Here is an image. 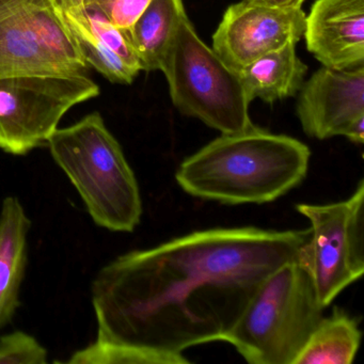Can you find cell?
Here are the masks:
<instances>
[{
	"mask_svg": "<svg viewBox=\"0 0 364 364\" xmlns=\"http://www.w3.org/2000/svg\"><path fill=\"white\" fill-rule=\"evenodd\" d=\"M310 230H200L119 255L92 282L97 340L188 364L184 351L225 340L261 283L294 261Z\"/></svg>",
	"mask_w": 364,
	"mask_h": 364,
	"instance_id": "obj_1",
	"label": "cell"
},
{
	"mask_svg": "<svg viewBox=\"0 0 364 364\" xmlns=\"http://www.w3.org/2000/svg\"><path fill=\"white\" fill-rule=\"evenodd\" d=\"M310 159V149L300 140L253 125L221 134L185 159L176 180L200 199L231 205L269 203L306 178Z\"/></svg>",
	"mask_w": 364,
	"mask_h": 364,
	"instance_id": "obj_2",
	"label": "cell"
},
{
	"mask_svg": "<svg viewBox=\"0 0 364 364\" xmlns=\"http://www.w3.org/2000/svg\"><path fill=\"white\" fill-rule=\"evenodd\" d=\"M46 146L95 223L112 232L135 231L142 216L139 184L101 114L58 127Z\"/></svg>",
	"mask_w": 364,
	"mask_h": 364,
	"instance_id": "obj_3",
	"label": "cell"
},
{
	"mask_svg": "<svg viewBox=\"0 0 364 364\" xmlns=\"http://www.w3.org/2000/svg\"><path fill=\"white\" fill-rule=\"evenodd\" d=\"M323 310L295 259L261 283L223 342L250 364H294Z\"/></svg>",
	"mask_w": 364,
	"mask_h": 364,
	"instance_id": "obj_4",
	"label": "cell"
},
{
	"mask_svg": "<svg viewBox=\"0 0 364 364\" xmlns=\"http://www.w3.org/2000/svg\"><path fill=\"white\" fill-rule=\"evenodd\" d=\"M161 71L181 114L221 134L240 133L255 125L240 74L200 39L187 14L181 20Z\"/></svg>",
	"mask_w": 364,
	"mask_h": 364,
	"instance_id": "obj_5",
	"label": "cell"
},
{
	"mask_svg": "<svg viewBox=\"0 0 364 364\" xmlns=\"http://www.w3.org/2000/svg\"><path fill=\"white\" fill-rule=\"evenodd\" d=\"M364 181L348 199L328 204H298L310 223L296 261L310 277L323 309L364 272Z\"/></svg>",
	"mask_w": 364,
	"mask_h": 364,
	"instance_id": "obj_6",
	"label": "cell"
},
{
	"mask_svg": "<svg viewBox=\"0 0 364 364\" xmlns=\"http://www.w3.org/2000/svg\"><path fill=\"white\" fill-rule=\"evenodd\" d=\"M99 95L85 73L0 78V150L23 156L46 146L71 108Z\"/></svg>",
	"mask_w": 364,
	"mask_h": 364,
	"instance_id": "obj_7",
	"label": "cell"
},
{
	"mask_svg": "<svg viewBox=\"0 0 364 364\" xmlns=\"http://www.w3.org/2000/svg\"><path fill=\"white\" fill-rule=\"evenodd\" d=\"M306 14L301 8L266 3L230 6L213 36V50L234 71L304 37Z\"/></svg>",
	"mask_w": 364,
	"mask_h": 364,
	"instance_id": "obj_8",
	"label": "cell"
},
{
	"mask_svg": "<svg viewBox=\"0 0 364 364\" xmlns=\"http://www.w3.org/2000/svg\"><path fill=\"white\" fill-rule=\"evenodd\" d=\"M298 93L296 112L306 136L318 140L343 136L363 144L364 67H321Z\"/></svg>",
	"mask_w": 364,
	"mask_h": 364,
	"instance_id": "obj_9",
	"label": "cell"
},
{
	"mask_svg": "<svg viewBox=\"0 0 364 364\" xmlns=\"http://www.w3.org/2000/svg\"><path fill=\"white\" fill-rule=\"evenodd\" d=\"M82 59L114 84L129 85L141 71L127 33L88 0H58Z\"/></svg>",
	"mask_w": 364,
	"mask_h": 364,
	"instance_id": "obj_10",
	"label": "cell"
},
{
	"mask_svg": "<svg viewBox=\"0 0 364 364\" xmlns=\"http://www.w3.org/2000/svg\"><path fill=\"white\" fill-rule=\"evenodd\" d=\"M304 37L323 67H364V0H316L306 16Z\"/></svg>",
	"mask_w": 364,
	"mask_h": 364,
	"instance_id": "obj_11",
	"label": "cell"
},
{
	"mask_svg": "<svg viewBox=\"0 0 364 364\" xmlns=\"http://www.w3.org/2000/svg\"><path fill=\"white\" fill-rule=\"evenodd\" d=\"M33 33L24 0H0V78L22 75H75Z\"/></svg>",
	"mask_w": 364,
	"mask_h": 364,
	"instance_id": "obj_12",
	"label": "cell"
},
{
	"mask_svg": "<svg viewBox=\"0 0 364 364\" xmlns=\"http://www.w3.org/2000/svg\"><path fill=\"white\" fill-rule=\"evenodd\" d=\"M31 227L20 200L14 196L5 198L0 210V330L11 323L21 304Z\"/></svg>",
	"mask_w": 364,
	"mask_h": 364,
	"instance_id": "obj_13",
	"label": "cell"
},
{
	"mask_svg": "<svg viewBox=\"0 0 364 364\" xmlns=\"http://www.w3.org/2000/svg\"><path fill=\"white\" fill-rule=\"evenodd\" d=\"M296 44L268 53L238 72L249 101L259 99L272 104L299 92L308 67L298 57Z\"/></svg>",
	"mask_w": 364,
	"mask_h": 364,
	"instance_id": "obj_14",
	"label": "cell"
},
{
	"mask_svg": "<svg viewBox=\"0 0 364 364\" xmlns=\"http://www.w3.org/2000/svg\"><path fill=\"white\" fill-rule=\"evenodd\" d=\"M185 14L182 0H152L125 33L141 71H161L166 53Z\"/></svg>",
	"mask_w": 364,
	"mask_h": 364,
	"instance_id": "obj_15",
	"label": "cell"
},
{
	"mask_svg": "<svg viewBox=\"0 0 364 364\" xmlns=\"http://www.w3.org/2000/svg\"><path fill=\"white\" fill-rule=\"evenodd\" d=\"M361 338L357 319L334 306L331 315L321 317L294 364H351Z\"/></svg>",
	"mask_w": 364,
	"mask_h": 364,
	"instance_id": "obj_16",
	"label": "cell"
},
{
	"mask_svg": "<svg viewBox=\"0 0 364 364\" xmlns=\"http://www.w3.org/2000/svg\"><path fill=\"white\" fill-rule=\"evenodd\" d=\"M24 11L42 46L63 65L84 73L88 65L74 41L58 0H24Z\"/></svg>",
	"mask_w": 364,
	"mask_h": 364,
	"instance_id": "obj_17",
	"label": "cell"
},
{
	"mask_svg": "<svg viewBox=\"0 0 364 364\" xmlns=\"http://www.w3.org/2000/svg\"><path fill=\"white\" fill-rule=\"evenodd\" d=\"M46 363L48 350L35 336L18 330L0 338V364Z\"/></svg>",
	"mask_w": 364,
	"mask_h": 364,
	"instance_id": "obj_18",
	"label": "cell"
},
{
	"mask_svg": "<svg viewBox=\"0 0 364 364\" xmlns=\"http://www.w3.org/2000/svg\"><path fill=\"white\" fill-rule=\"evenodd\" d=\"M97 6L108 20L127 33L152 0H88Z\"/></svg>",
	"mask_w": 364,
	"mask_h": 364,
	"instance_id": "obj_19",
	"label": "cell"
},
{
	"mask_svg": "<svg viewBox=\"0 0 364 364\" xmlns=\"http://www.w3.org/2000/svg\"><path fill=\"white\" fill-rule=\"evenodd\" d=\"M306 0H267L266 4L279 6V7L301 8Z\"/></svg>",
	"mask_w": 364,
	"mask_h": 364,
	"instance_id": "obj_20",
	"label": "cell"
},
{
	"mask_svg": "<svg viewBox=\"0 0 364 364\" xmlns=\"http://www.w3.org/2000/svg\"><path fill=\"white\" fill-rule=\"evenodd\" d=\"M245 1H249V3H266L267 0H245Z\"/></svg>",
	"mask_w": 364,
	"mask_h": 364,
	"instance_id": "obj_21",
	"label": "cell"
}]
</instances>
